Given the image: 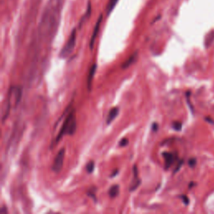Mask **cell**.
Returning <instances> with one entry per match:
<instances>
[{
	"label": "cell",
	"instance_id": "7a4b0ae2",
	"mask_svg": "<svg viewBox=\"0 0 214 214\" xmlns=\"http://www.w3.org/2000/svg\"><path fill=\"white\" fill-rule=\"evenodd\" d=\"M76 36H77V30H76V29H74L72 30L71 34L69 37L66 44L60 51V56L62 59H65V58L69 57L71 54L72 52L74 51L75 44H76Z\"/></svg>",
	"mask_w": 214,
	"mask_h": 214
},
{
	"label": "cell",
	"instance_id": "52a82bcc",
	"mask_svg": "<svg viewBox=\"0 0 214 214\" xmlns=\"http://www.w3.org/2000/svg\"><path fill=\"white\" fill-rule=\"evenodd\" d=\"M162 156L165 159V168L166 169H168L177 158L176 154H174L172 152H163Z\"/></svg>",
	"mask_w": 214,
	"mask_h": 214
},
{
	"label": "cell",
	"instance_id": "44dd1931",
	"mask_svg": "<svg viewBox=\"0 0 214 214\" xmlns=\"http://www.w3.org/2000/svg\"><path fill=\"white\" fill-rule=\"evenodd\" d=\"M0 212H1V213H7V212H8V210H7L5 207H3V208H1V211H0Z\"/></svg>",
	"mask_w": 214,
	"mask_h": 214
},
{
	"label": "cell",
	"instance_id": "8fae6325",
	"mask_svg": "<svg viewBox=\"0 0 214 214\" xmlns=\"http://www.w3.org/2000/svg\"><path fill=\"white\" fill-rule=\"evenodd\" d=\"M119 192H120L119 185H113V186H111V187L109 189V192H108L109 196H110L111 198H114V197H116V196H118Z\"/></svg>",
	"mask_w": 214,
	"mask_h": 214
},
{
	"label": "cell",
	"instance_id": "2e32d148",
	"mask_svg": "<svg viewBox=\"0 0 214 214\" xmlns=\"http://www.w3.org/2000/svg\"><path fill=\"white\" fill-rule=\"evenodd\" d=\"M128 139H126V138H123V139H121V141H120L119 143V146H121V147H124V146H127L128 144Z\"/></svg>",
	"mask_w": 214,
	"mask_h": 214
},
{
	"label": "cell",
	"instance_id": "9a60e30c",
	"mask_svg": "<svg viewBox=\"0 0 214 214\" xmlns=\"http://www.w3.org/2000/svg\"><path fill=\"white\" fill-rule=\"evenodd\" d=\"M95 188H92V189H90V190H89L88 192H87V195L89 196H91L93 199L96 200V198H95Z\"/></svg>",
	"mask_w": 214,
	"mask_h": 214
},
{
	"label": "cell",
	"instance_id": "8992f818",
	"mask_svg": "<svg viewBox=\"0 0 214 214\" xmlns=\"http://www.w3.org/2000/svg\"><path fill=\"white\" fill-rule=\"evenodd\" d=\"M96 69H97V65L96 64H94L91 65L90 69H89V72H88V75H87V89L89 91L91 90V88H92V84L93 80H94V77H95V74L96 72Z\"/></svg>",
	"mask_w": 214,
	"mask_h": 214
},
{
	"label": "cell",
	"instance_id": "4fadbf2b",
	"mask_svg": "<svg viewBox=\"0 0 214 214\" xmlns=\"http://www.w3.org/2000/svg\"><path fill=\"white\" fill-rule=\"evenodd\" d=\"M94 169H95V161L94 160H90L86 165L87 172L89 173V174H91L94 172Z\"/></svg>",
	"mask_w": 214,
	"mask_h": 214
},
{
	"label": "cell",
	"instance_id": "5bb4252c",
	"mask_svg": "<svg viewBox=\"0 0 214 214\" xmlns=\"http://www.w3.org/2000/svg\"><path fill=\"white\" fill-rule=\"evenodd\" d=\"M181 126H182V124H181V122H179V121L173 122L172 127L174 130H176V131H181Z\"/></svg>",
	"mask_w": 214,
	"mask_h": 214
},
{
	"label": "cell",
	"instance_id": "3957f363",
	"mask_svg": "<svg viewBox=\"0 0 214 214\" xmlns=\"http://www.w3.org/2000/svg\"><path fill=\"white\" fill-rule=\"evenodd\" d=\"M65 149H60L58 154L54 160V163L52 165V170L54 172L60 173L62 170L63 165H64V160H65Z\"/></svg>",
	"mask_w": 214,
	"mask_h": 214
},
{
	"label": "cell",
	"instance_id": "ffe728a7",
	"mask_svg": "<svg viewBox=\"0 0 214 214\" xmlns=\"http://www.w3.org/2000/svg\"><path fill=\"white\" fill-rule=\"evenodd\" d=\"M181 199L183 200V202H184L186 205H187L189 203V199L187 196H181Z\"/></svg>",
	"mask_w": 214,
	"mask_h": 214
},
{
	"label": "cell",
	"instance_id": "7c38bea8",
	"mask_svg": "<svg viewBox=\"0 0 214 214\" xmlns=\"http://www.w3.org/2000/svg\"><path fill=\"white\" fill-rule=\"evenodd\" d=\"M90 12H91V4H90V2H89L88 3V8H87V11L85 12V14L82 16V18L80 19V24H79V28H81L83 24L85 23V21L86 20V18H88L90 14Z\"/></svg>",
	"mask_w": 214,
	"mask_h": 214
},
{
	"label": "cell",
	"instance_id": "30bf717a",
	"mask_svg": "<svg viewBox=\"0 0 214 214\" xmlns=\"http://www.w3.org/2000/svg\"><path fill=\"white\" fill-rule=\"evenodd\" d=\"M118 2H119V0H109L108 1L106 8H105V12H106L107 15L110 14V13L113 11Z\"/></svg>",
	"mask_w": 214,
	"mask_h": 214
},
{
	"label": "cell",
	"instance_id": "e0dca14e",
	"mask_svg": "<svg viewBox=\"0 0 214 214\" xmlns=\"http://www.w3.org/2000/svg\"><path fill=\"white\" fill-rule=\"evenodd\" d=\"M188 164H189V166H190L191 167H195V166H196V158H192V159H190V160H189V161H188Z\"/></svg>",
	"mask_w": 214,
	"mask_h": 214
},
{
	"label": "cell",
	"instance_id": "6da1fadb",
	"mask_svg": "<svg viewBox=\"0 0 214 214\" xmlns=\"http://www.w3.org/2000/svg\"><path fill=\"white\" fill-rule=\"evenodd\" d=\"M76 131V118H75V110H72L71 111H69L68 114V116L66 117V119L65 120V121L63 123L62 126L60 128V131L57 136L56 139H55V143H58L63 137L69 134V135H74V132Z\"/></svg>",
	"mask_w": 214,
	"mask_h": 214
},
{
	"label": "cell",
	"instance_id": "ba28073f",
	"mask_svg": "<svg viewBox=\"0 0 214 214\" xmlns=\"http://www.w3.org/2000/svg\"><path fill=\"white\" fill-rule=\"evenodd\" d=\"M119 112L120 109L118 107H113L112 109H110L109 113H108V116L106 117L107 125H110L114 121V120L116 119V117L118 116V115H119Z\"/></svg>",
	"mask_w": 214,
	"mask_h": 214
},
{
	"label": "cell",
	"instance_id": "9c48e42d",
	"mask_svg": "<svg viewBox=\"0 0 214 214\" xmlns=\"http://www.w3.org/2000/svg\"><path fill=\"white\" fill-rule=\"evenodd\" d=\"M137 56H138V52H135L133 54H131V56L129 57L127 60H125V62L122 64L121 68L123 69H125L129 68L131 65H133L134 63L137 61Z\"/></svg>",
	"mask_w": 214,
	"mask_h": 214
},
{
	"label": "cell",
	"instance_id": "5b68a950",
	"mask_svg": "<svg viewBox=\"0 0 214 214\" xmlns=\"http://www.w3.org/2000/svg\"><path fill=\"white\" fill-rule=\"evenodd\" d=\"M141 183V179L139 178V176H138V169H137V165H134L133 179H132L131 186H130V191H131V192H133V191L137 190V187L140 186Z\"/></svg>",
	"mask_w": 214,
	"mask_h": 214
},
{
	"label": "cell",
	"instance_id": "ac0fdd59",
	"mask_svg": "<svg viewBox=\"0 0 214 214\" xmlns=\"http://www.w3.org/2000/svg\"><path fill=\"white\" fill-rule=\"evenodd\" d=\"M182 164H183V160H180V161H179L178 165L176 166V168L175 171L173 172V173H176V172H178L179 169H180V167H181V166H182Z\"/></svg>",
	"mask_w": 214,
	"mask_h": 214
},
{
	"label": "cell",
	"instance_id": "277c9868",
	"mask_svg": "<svg viewBox=\"0 0 214 214\" xmlns=\"http://www.w3.org/2000/svg\"><path fill=\"white\" fill-rule=\"evenodd\" d=\"M102 20H103V15L101 14L100 15V17H99L98 20L96 22V24H95V27H94V31H93L92 36H91V39H90V41H89V49H90L91 50H92L93 48H94L95 39H96V37L98 35L99 31H100V29H101Z\"/></svg>",
	"mask_w": 214,
	"mask_h": 214
},
{
	"label": "cell",
	"instance_id": "d6986e66",
	"mask_svg": "<svg viewBox=\"0 0 214 214\" xmlns=\"http://www.w3.org/2000/svg\"><path fill=\"white\" fill-rule=\"evenodd\" d=\"M152 129L153 131H157L158 129V124L157 123V122H154L153 124H152Z\"/></svg>",
	"mask_w": 214,
	"mask_h": 214
}]
</instances>
